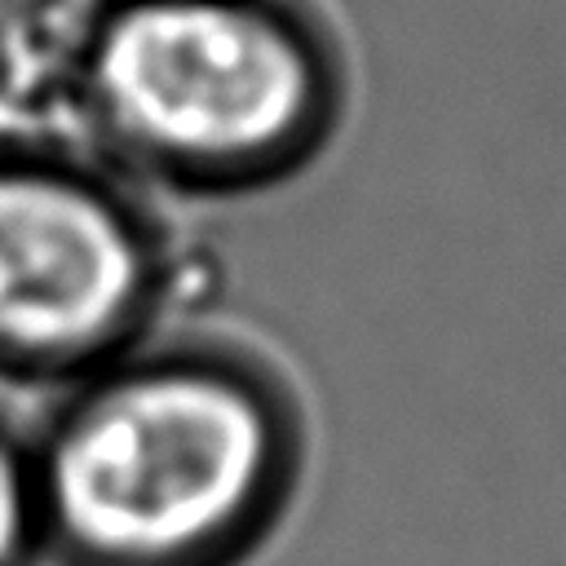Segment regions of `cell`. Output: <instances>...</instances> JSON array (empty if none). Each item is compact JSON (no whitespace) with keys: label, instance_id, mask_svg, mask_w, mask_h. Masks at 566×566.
I'll return each mask as SVG.
<instances>
[{"label":"cell","instance_id":"6da1fadb","mask_svg":"<svg viewBox=\"0 0 566 566\" xmlns=\"http://www.w3.org/2000/svg\"><path fill=\"white\" fill-rule=\"evenodd\" d=\"M35 442L44 553L66 566H203L274 500V398L221 358H115Z\"/></svg>","mask_w":566,"mask_h":566},{"label":"cell","instance_id":"7a4b0ae2","mask_svg":"<svg viewBox=\"0 0 566 566\" xmlns=\"http://www.w3.org/2000/svg\"><path fill=\"white\" fill-rule=\"evenodd\" d=\"M155 296L150 252L80 177L0 164V376L84 380L115 363Z\"/></svg>","mask_w":566,"mask_h":566},{"label":"cell","instance_id":"3957f363","mask_svg":"<svg viewBox=\"0 0 566 566\" xmlns=\"http://www.w3.org/2000/svg\"><path fill=\"white\" fill-rule=\"evenodd\" d=\"M102 88L137 142L190 159L265 150L305 111L296 49L221 4L133 9L102 49Z\"/></svg>","mask_w":566,"mask_h":566},{"label":"cell","instance_id":"277c9868","mask_svg":"<svg viewBox=\"0 0 566 566\" xmlns=\"http://www.w3.org/2000/svg\"><path fill=\"white\" fill-rule=\"evenodd\" d=\"M44 553L35 442L0 416V566H31Z\"/></svg>","mask_w":566,"mask_h":566}]
</instances>
